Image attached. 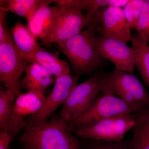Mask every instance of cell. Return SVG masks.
Returning a JSON list of instances; mask_svg holds the SVG:
<instances>
[{
    "label": "cell",
    "instance_id": "7c38bea8",
    "mask_svg": "<svg viewBox=\"0 0 149 149\" xmlns=\"http://www.w3.org/2000/svg\"><path fill=\"white\" fill-rule=\"evenodd\" d=\"M101 83L118 87L130 93L139 104L147 106L149 95L141 81L133 74L114 68L104 73Z\"/></svg>",
    "mask_w": 149,
    "mask_h": 149
},
{
    "label": "cell",
    "instance_id": "cb8c5ba5",
    "mask_svg": "<svg viewBox=\"0 0 149 149\" xmlns=\"http://www.w3.org/2000/svg\"><path fill=\"white\" fill-rule=\"evenodd\" d=\"M135 129L141 130L149 137V108L139 112Z\"/></svg>",
    "mask_w": 149,
    "mask_h": 149
},
{
    "label": "cell",
    "instance_id": "277c9868",
    "mask_svg": "<svg viewBox=\"0 0 149 149\" xmlns=\"http://www.w3.org/2000/svg\"><path fill=\"white\" fill-rule=\"evenodd\" d=\"M103 74L101 71L97 72L73 89L58 114L68 123L83 114L95 100Z\"/></svg>",
    "mask_w": 149,
    "mask_h": 149
},
{
    "label": "cell",
    "instance_id": "9a60e30c",
    "mask_svg": "<svg viewBox=\"0 0 149 149\" xmlns=\"http://www.w3.org/2000/svg\"><path fill=\"white\" fill-rule=\"evenodd\" d=\"M23 57L28 64L37 63L42 65L52 72L55 78L63 74H71L70 66L67 62L60 59L41 47L32 54Z\"/></svg>",
    "mask_w": 149,
    "mask_h": 149
},
{
    "label": "cell",
    "instance_id": "f1b7e54d",
    "mask_svg": "<svg viewBox=\"0 0 149 149\" xmlns=\"http://www.w3.org/2000/svg\"><path fill=\"white\" fill-rule=\"evenodd\" d=\"M129 1V0H109L107 6L119 8H124Z\"/></svg>",
    "mask_w": 149,
    "mask_h": 149
},
{
    "label": "cell",
    "instance_id": "30bf717a",
    "mask_svg": "<svg viewBox=\"0 0 149 149\" xmlns=\"http://www.w3.org/2000/svg\"><path fill=\"white\" fill-rule=\"evenodd\" d=\"M46 97L42 93L26 92L17 96L14 104L10 117L4 130L13 137L24 128L27 118L37 113L42 108Z\"/></svg>",
    "mask_w": 149,
    "mask_h": 149
},
{
    "label": "cell",
    "instance_id": "8992f818",
    "mask_svg": "<svg viewBox=\"0 0 149 149\" xmlns=\"http://www.w3.org/2000/svg\"><path fill=\"white\" fill-rule=\"evenodd\" d=\"M134 114L106 118L89 127L77 130L74 133L83 140L122 142L125 134L136 125L137 118Z\"/></svg>",
    "mask_w": 149,
    "mask_h": 149
},
{
    "label": "cell",
    "instance_id": "d6986e66",
    "mask_svg": "<svg viewBox=\"0 0 149 149\" xmlns=\"http://www.w3.org/2000/svg\"><path fill=\"white\" fill-rule=\"evenodd\" d=\"M16 97L8 90L0 91V129L4 130L10 117Z\"/></svg>",
    "mask_w": 149,
    "mask_h": 149
},
{
    "label": "cell",
    "instance_id": "3957f363",
    "mask_svg": "<svg viewBox=\"0 0 149 149\" xmlns=\"http://www.w3.org/2000/svg\"><path fill=\"white\" fill-rule=\"evenodd\" d=\"M146 108L145 106L130 104L115 96L104 95L96 99L83 114L68 124L74 133L104 119L118 116L134 114Z\"/></svg>",
    "mask_w": 149,
    "mask_h": 149
},
{
    "label": "cell",
    "instance_id": "52a82bcc",
    "mask_svg": "<svg viewBox=\"0 0 149 149\" xmlns=\"http://www.w3.org/2000/svg\"><path fill=\"white\" fill-rule=\"evenodd\" d=\"M80 75L63 74L55 78L52 92L46 98L42 108L25 120L24 126H31L45 122L52 116L56 109L63 105L73 89L78 85Z\"/></svg>",
    "mask_w": 149,
    "mask_h": 149
},
{
    "label": "cell",
    "instance_id": "5bb4252c",
    "mask_svg": "<svg viewBox=\"0 0 149 149\" xmlns=\"http://www.w3.org/2000/svg\"><path fill=\"white\" fill-rule=\"evenodd\" d=\"M58 11L56 6H43L27 19V27L37 39L43 42L48 37Z\"/></svg>",
    "mask_w": 149,
    "mask_h": 149
},
{
    "label": "cell",
    "instance_id": "e0dca14e",
    "mask_svg": "<svg viewBox=\"0 0 149 149\" xmlns=\"http://www.w3.org/2000/svg\"><path fill=\"white\" fill-rule=\"evenodd\" d=\"M132 47L136 51L135 65L149 88V46L138 35H132Z\"/></svg>",
    "mask_w": 149,
    "mask_h": 149
},
{
    "label": "cell",
    "instance_id": "ba28073f",
    "mask_svg": "<svg viewBox=\"0 0 149 149\" xmlns=\"http://www.w3.org/2000/svg\"><path fill=\"white\" fill-rule=\"evenodd\" d=\"M88 24L86 16L81 10L65 8L59 10L56 15L50 32L43 45L54 43L61 45L82 31Z\"/></svg>",
    "mask_w": 149,
    "mask_h": 149
},
{
    "label": "cell",
    "instance_id": "83f0119b",
    "mask_svg": "<svg viewBox=\"0 0 149 149\" xmlns=\"http://www.w3.org/2000/svg\"><path fill=\"white\" fill-rule=\"evenodd\" d=\"M143 2L144 0H131L133 15L137 22L142 10Z\"/></svg>",
    "mask_w": 149,
    "mask_h": 149
},
{
    "label": "cell",
    "instance_id": "484cf974",
    "mask_svg": "<svg viewBox=\"0 0 149 149\" xmlns=\"http://www.w3.org/2000/svg\"><path fill=\"white\" fill-rule=\"evenodd\" d=\"M123 10L125 18L129 26L131 28L136 29L137 22L133 15L131 0H129V2L123 8Z\"/></svg>",
    "mask_w": 149,
    "mask_h": 149
},
{
    "label": "cell",
    "instance_id": "4316f807",
    "mask_svg": "<svg viewBox=\"0 0 149 149\" xmlns=\"http://www.w3.org/2000/svg\"><path fill=\"white\" fill-rule=\"evenodd\" d=\"M12 136L4 130L0 132V149H9L12 140Z\"/></svg>",
    "mask_w": 149,
    "mask_h": 149
},
{
    "label": "cell",
    "instance_id": "ffe728a7",
    "mask_svg": "<svg viewBox=\"0 0 149 149\" xmlns=\"http://www.w3.org/2000/svg\"><path fill=\"white\" fill-rule=\"evenodd\" d=\"M136 29L139 37L144 42H149V0H144L143 7L137 21Z\"/></svg>",
    "mask_w": 149,
    "mask_h": 149
},
{
    "label": "cell",
    "instance_id": "6da1fadb",
    "mask_svg": "<svg viewBox=\"0 0 149 149\" xmlns=\"http://www.w3.org/2000/svg\"><path fill=\"white\" fill-rule=\"evenodd\" d=\"M23 129L19 139L22 149H81L82 142L59 115Z\"/></svg>",
    "mask_w": 149,
    "mask_h": 149
},
{
    "label": "cell",
    "instance_id": "2e32d148",
    "mask_svg": "<svg viewBox=\"0 0 149 149\" xmlns=\"http://www.w3.org/2000/svg\"><path fill=\"white\" fill-rule=\"evenodd\" d=\"M14 44L23 56L30 55L40 47L37 39L29 29L19 21L11 28Z\"/></svg>",
    "mask_w": 149,
    "mask_h": 149
},
{
    "label": "cell",
    "instance_id": "7a4b0ae2",
    "mask_svg": "<svg viewBox=\"0 0 149 149\" xmlns=\"http://www.w3.org/2000/svg\"><path fill=\"white\" fill-rule=\"evenodd\" d=\"M97 37L95 31L88 29L58 45L57 49L68 58L74 73H90L104 66V59L97 48Z\"/></svg>",
    "mask_w": 149,
    "mask_h": 149
},
{
    "label": "cell",
    "instance_id": "9c48e42d",
    "mask_svg": "<svg viewBox=\"0 0 149 149\" xmlns=\"http://www.w3.org/2000/svg\"><path fill=\"white\" fill-rule=\"evenodd\" d=\"M102 37L116 39L127 44L132 38L130 29L126 21L123 9L106 7L100 11L90 27Z\"/></svg>",
    "mask_w": 149,
    "mask_h": 149
},
{
    "label": "cell",
    "instance_id": "8fae6325",
    "mask_svg": "<svg viewBox=\"0 0 149 149\" xmlns=\"http://www.w3.org/2000/svg\"><path fill=\"white\" fill-rule=\"evenodd\" d=\"M97 46L102 58L111 62L115 68L133 74L136 51L134 48L116 39L98 37Z\"/></svg>",
    "mask_w": 149,
    "mask_h": 149
},
{
    "label": "cell",
    "instance_id": "7402d4cb",
    "mask_svg": "<svg viewBox=\"0 0 149 149\" xmlns=\"http://www.w3.org/2000/svg\"><path fill=\"white\" fill-rule=\"evenodd\" d=\"M58 10L65 8H77L89 12L96 6V0H55Z\"/></svg>",
    "mask_w": 149,
    "mask_h": 149
},
{
    "label": "cell",
    "instance_id": "4fadbf2b",
    "mask_svg": "<svg viewBox=\"0 0 149 149\" xmlns=\"http://www.w3.org/2000/svg\"><path fill=\"white\" fill-rule=\"evenodd\" d=\"M24 72L21 88L26 92H38L44 95L47 88L54 83L53 74L37 63L27 64Z\"/></svg>",
    "mask_w": 149,
    "mask_h": 149
},
{
    "label": "cell",
    "instance_id": "603a6c76",
    "mask_svg": "<svg viewBox=\"0 0 149 149\" xmlns=\"http://www.w3.org/2000/svg\"><path fill=\"white\" fill-rule=\"evenodd\" d=\"M126 142L129 149H149V137L141 130L135 129L133 137Z\"/></svg>",
    "mask_w": 149,
    "mask_h": 149
},
{
    "label": "cell",
    "instance_id": "5b68a950",
    "mask_svg": "<svg viewBox=\"0 0 149 149\" xmlns=\"http://www.w3.org/2000/svg\"><path fill=\"white\" fill-rule=\"evenodd\" d=\"M28 64L17 49L12 38L0 44V80L17 97L21 93V77Z\"/></svg>",
    "mask_w": 149,
    "mask_h": 149
},
{
    "label": "cell",
    "instance_id": "d4e9b609",
    "mask_svg": "<svg viewBox=\"0 0 149 149\" xmlns=\"http://www.w3.org/2000/svg\"><path fill=\"white\" fill-rule=\"evenodd\" d=\"M8 12L5 8L0 7V44L12 38L7 23L6 14Z\"/></svg>",
    "mask_w": 149,
    "mask_h": 149
},
{
    "label": "cell",
    "instance_id": "ac0fdd59",
    "mask_svg": "<svg viewBox=\"0 0 149 149\" xmlns=\"http://www.w3.org/2000/svg\"><path fill=\"white\" fill-rule=\"evenodd\" d=\"M5 8L26 20L29 19L38 9L49 6L55 1L52 0H8L6 1Z\"/></svg>",
    "mask_w": 149,
    "mask_h": 149
},
{
    "label": "cell",
    "instance_id": "44dd1931",
    "mask_svg": "<svg viewBox=\"0 0 149 149\" xmlns=\"http://www.w3.org/2000/svg\"><path fill=\"white\" fill-rule=\"evenodd\" d=\"M81 149H129L126 141L118 143L84 140Z\"/></svg>",
    "mask_w": 149,
    "mask_h": 149
}]
</instances>
